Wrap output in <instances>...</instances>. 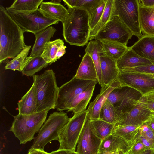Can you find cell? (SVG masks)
<instances>
[{"label":"cell","mask_w":154,"mask_h":154,"mask_svg":"<svg viewBox=\"0 0 154 154\" xmlns=\"http://www.w3.org/2000/svg\"><path fill=\"white\" fill-rule=\"evenodd\" d=\"M63 45L64 42L60 39L47 42L44 46L41 57L49 65L51 64L57 60L56 56L58 49Z\"/></svg>","instance_id":"31"},{"label":"cell","mask_w":154,"mask_h":154,"mask_svg":"<svg viewBox=\"0 0 154 154\" xmlns=\"http://www.w3.org/2000/svg\"><path fill=\"white\" fill-rule=\"evenodd\" d=\"M49 154H78L75 151L65 149H60L52 151Z\"/></svg>","instance_id":"44"},{"label":"cell","mask_w":154,"mask_h":154,"mask_svg":"<svg viewBox=\"0 0 154 154\" xmlns=\"http://www.w3.org/2000/svg\"><path fill=\"white\" fill-rule=\"evenodd\" d=\"M120 85L118 79L109 85L101 88L100 93L93 101L90 103L87 110L88 117L91 121L99 119L101 109L107 100L109 94L113 89Z\"/></svg>","instance_id":"14"},{"label":"cell","mask_w":154,"mask_h":154,"mask_svg":"<svg viewBox=\"0 0 154 154\" xmlns=\"http://www.w3.org/2000/svg\"><path fill=\"white\" fill-rule=\"evenodd\" d=\"M74 77L82 80L98 82L94 64L91 57L88 53H85L83 57Z\"/></svg>","instance_id":"21"},{"label":"cell","mask_w":154,"mask_h":154,"mask_svg":"<svg viewBox=\"0 0 154 154\" xmlns=\"http://www.w3.org/2000/svg\"><path fill=\"white\" fill-rule=\"evenodd\" d=\"M37 99V112L55 109L59 88L52 69L33 76Z\"/></svg>","instance_id":"3"},{"label":"cell","mask_w":154,"mask_h":154,"mask_svg":"<svg viewBox=\"0 0 154 154\" xmlns=\"http://www.w3.org/2000/svg\"><path fill=\"white\" fill-rule=\"evenodd\" d=\"M100 41L91 40L87 45L85 51V53H88L91 57L96 69L98 83L101 88H103L105 86L101 74L100 52Z\"/></svg>","instance_id":"25"},{"label":"cell","mask_w":154,"mask_h":154,"mask_svg":"<svg viewBox=\"0 0 154 154\" xmlns=\"http://www.w3.org/2000/svg\"><path fill=\"white\" fill-rule=\"evenodd\" d=\"M102 141L96 134L87 116L78 140L75 152L78 154H99Z\"/></svg>","instance_id":"12"},{"label":"cell","mask_w":154,"mask_h":154,"mask_svg":"<svg viewBox=\"0 0 154 154\" xmlns=\"http://www.w3.org/2000/svg\"><path fill=\"white\" fill-rule=\"evenodd\" d=\"M119 71L127 72H139L154 75V63L141 66L127 69Z\"/></svg>","instance_id":"39"},{"label":"cell","mask_w":154,"mask_h":154,"mask_svg":"<svg viewBox=\"0 0 154 154\" xmlns=\"http://www.w3.org/2000/svg\"><path fill=\"white\" fill-rule=\"evenodd\" d=\"M153 63L147 59L142 57L130 49L117 61L119 70L141 66Z\"/></svg>","instance_id":"19"},{"label":"cell","mask_w":154,"mask_h":154,"mask_svg":"<svg viewBox=\"0 0 154 154\" xmlns=\"http://www.w3.org/2000/svg\"><path fill=\"white\" fill-rule=\"evenodd\" d=\"M138 132L148 141L151 149L154 150V132L145 122L140 126Z\"/></svg>","instance_id":"38"},{"label":"cell","mask_w":154,"mask_h":154,"mask_svg":"<svg viewBox=\"0 0 154 154\" xmlns=\"http://www.w3.org/2000/svg\"><path fill=\"white\" fill-rule=\"evenodd\" d=\"M48 111L46 110L29 115L18 114L14 117L9 131L18 139L20 144H25L35 139V134L45 122Z\"/></svg>","instance_id":"4"},{"label":"cell","mask_w":154,"mask_h":154,"mask_svg":"<svg viewBox=\"0 0 154 154\" xmlns=\"http://www.w3.org/2000/svg\"><path fill=\"white\" fill-rule=\"evenodd\" d=\"M130 48L140 57L154 63V36L143 35Z\"/></svg>","instance_id":"15"},{"label":"cell","mask_w":154,"mask_h":154,"mask_svg":"<svg viewBox=\"0 0 154 154\" xmlns=\"http://www.w3.org/2000/svg\"><path fill=\"white\" fill-rule=\"evenodd\" d=\"M17 104L19 114L29 115L37 112V99L33 83Z\"/></svg>","instance_id":"23"},{"label":"cell","mask_w":154,"mask_h":154,"mask_svg":"<svg viewBox=\"0 0 154 154\" xmlns=\"http://www.w3.org/2000/svg\"><path fill=\"white\" fill-rule=\"evenodd\" d=\"M153 113V112L147 108L139 100L131 110L124 114L121 121L116 125L140 126L148 120Z\"/></svg>","instance_id":"13"},{"label":"cell","mask_w":154,"mask_h":154,"mask_svg":"<svg viewBox=\"0 0 154 154\" xmlns=\"http://www.w3.org/2000/svg\"><path fill=\"white\" fill-rule=\"evenodd\" d=\"M70 119L67 114L62 112H55L50 115L34 139L29 150H44L45 146L51 141L59 140L60 135Z\"/></svg>","instance_id":"5"},{"label":"cell","mask_w":154,"mask_h":154,"mask_svg":"<svg viewBox=\"0 0 154 154\" xmlns=\"http://www.w3.org/2000/svg\"><path fill=\"white\" fill-rule=\"evenodd\" d=\"M98 82L83 80L74 76L59 88L55 108L60 112L67 111L71 103L80 93Z\"/></svg>","instance_id":"8"},{"label":"cell","mask_w":154,"mask_h":154,"mask_svg":"<svg viewBox=\"0 0 154 154\" xmlns=\"http://www.w3.org/2000/svg\"><path fill=\"white\" fill-rule=\"evenodd\" d=\"M56 31L55 28L50 26L35 35V40L30 56L41 55L45 45L47 42L50 41L51 38L53 37Z\"/></svg>","instance_id":"24"},{"label":"cell","mask_w":154,"mask_h":154,"mask_svg":"<svg viewBox=\"0 0 154 154\" xmlns=\"http://www.w3.org/2000/svg\"><path fill=\"white\" fill-rule=\"evenodd\" d=\"M138 0H115L113 15L119 17L139 39L143 36L140 26Z\"/></svg>","instance_id":"7"},{"label":"cell","mask_w":154,"mask_h":154,"mask_svg":"<svg viewBox=\"0 0 154 154\" xmlns=\"http://www.w3.org/2000/svg\"><path fill=\"white\" fill-rule=\"evenodd\" d=\"M140 154H154V150L152 149L146 150Z\"/></svg>","instance_id":"49"},{"label":"cell","mask_w":154,"mask_h":154,"mask_svg":"<svg viewBox=\"0 0 154 154\" xmlns=\"http://www.w3.org/2000/svg\"><path fill=\"white\" fill-rule=\"evenodd\" d=\"M136 138L140 141L148 149H151L150 144L148 141L138 131L135 137Z\"/></svg>","instance_id":"42"},{"label":"cell","mask_w":154,"mask_h":154,"mask_svg":"<svg viewBox=\"0 0 154 154\" xmlns=\"http://www.w3.org/2000/svg\"><path fill=\"white\" fill-rule=\"evenodd\" d=\"M118 79L121 86L133 88L142 95L154 92V75L119 71Z\"/></svg>","instance_id":"11"},{"label":"cell","mask_w":154,"mask_h":154,"mask_svg":"<svg viewBox=\"0 0 154 154\" xmlns=\"http://www.w3.org/2000/svg\"><path fill=\"white\" fill-rule=\"evenodd\" d=\"M88 116L87 110L74 114L59 137L58 149L75 151L78 140Z\"/></svg>","instance_id":"9"},{"label":"cell","mask_w":154,"mask_h":154,"mask_svg":"<svg viewBox=\"0 0 154 154\" xmlns=\"http://www.w3.org/2000/svg\"><path fill=\"white\" fill-rule=\"evenodd\" d=\"M100 62L103 81L107 86L118 79L119 70L116 61L100 53Z\"/></svg>","instance_id":"16"},{"label":"cell","mask_w":154,"mask_h":154,"mask_svg":"<svg viewBox=\"0 0 154 154\" xmlns=\"http://www.w3.org/2000/svg\"><path fill=\"white\" fill-rule=\"evenodd\" d=\"M140 28L143 35L154 36V7L139 5Z\"/></svg>","instance_id":"22"},{"label":"cell","mask_w":154,"mask_h":154,"mask_svg":"<svg viewBox=\"0 0 154 154\" xmlns=\"http://www.w3.org/2000/svg\"><path fill=\"white\" fill-rule=\"evenodd\" d=\"M61 1V0H52L50 1L49 2L54 4H60Z\"/></svg>","instance_id":"51"},{"label":"cell","mask_w":154,"mask_h":154,"mask_svg":"<svg viewBox=\"0 0 154 154\" xmlns=\"http://www.w3.org/2000/svg\"><path fill=\"white\" fill-rule=\"evenodd\" d=\"M147 149H148L135 137L134 142L128 153V154H140Z\"/></svg>","instance_id":"41"},{"label":"cell","mask_w":154,"mask_h":154,"mask_svg":"<svg viewBox=\"0 0 154 154\" xmlns=\"http://www.w3.org/2000/svg\"><path fill=\"white\" fill-rule=\"evenodd\" d=\"M68 9L69 14L62 22L63 37L71 45L83 46L89 41L91 31L89 14L86 11L79 8Z\"/></svg>","instance_id":"2"},{"label":"cell","mask_w":154,"mask_h":154,"mask_svg":"<svg viewBox=\"0 0 154 154\" xmlns=\"http://www.w3.org/2000/svg\"><path fill=\"white\" fill-rule=\"evenodd\" d=\"M6 10L12 18L24 32H30L34 35L51 25L58 24L59 22L46 18L40 11L39 8L27 11Z\"/></svg>","instance_id":"6"},{"label":"cell","mask_w":154,"mask_h":154,"mask_svg":"<svg viewBox=\"0 0 154 154\" xmlns=\"http://www.w3.org/2000/svg\"><path fill=\"white\" fill-rule=\"evenodd\" d=\"M140 126L132 125H116L111 134L119 137L132 144Z\"/></svg>","instance_id":"30"},{"label":"cell","mask_w":154,"mask_h":154,"mask_svg":"<svg viewBox=\"0 0 154 154\" xmlns=\"http://www.w3.org/2000/svg\"><path fill=\"white\" fill-rule=\"evenodd\" d=\"M124 115L107 100L101 109L99 119L115 125L121 121Z\"/></svg>","instance_id":"28"},{"label":"cell","mask_w":154,"mask_h":154,"mask_svg":"<svg viewBox=\"0 0 154 154\" xmlns=\"http://www.w3.org/2000/svg\"><path fill=\"white\" fill-rule=\"evenodd\" d=\"M39 9L46 18L62 22L66 19L69 14L68 9L61 3L56 4L49 2H43Z\"/></svg>","instance_id":"17"},{"label":"cell","mask_w":154,"mask_h":154,"mask_svg":"<svg viewBox=\"0 0 154 154\" xmlns=\"http://www.w3.org/2000/svg\"><path fill=\"white\" fill-rule=\"evenodd\" d=\"M27 154H49L44 150L37 149H32L29 150Z\"/></svg>","instance_id":"46"},{"label":"cell","mask_w":154,"mask_h":154,"mask_svg":"<svg viewBox=\"0 0 154 154\" xmlns=\"http://www.w3.org/2000/svg\"><path fill=\"white\" fill-rule=\"evenodd\" d=\"M66 47L64 45L59 47L56 54V58L57 60L63 56L66 53Z\"/></svg>","instance_id":"45"},{"label":"cell","mask_w":154,"mask_h":154,"mask_svg":"<svg viewBox=\"0 0 154 154\" xmlns=\"http://www.w3.org/2000/svg\"><path fill=\"white\" fill-rule=\"evenodd\" d=\"M91 122L96 134L102 140L111 134L115 126L100 119Z\"/></svg>","instance_id":"34"},{"label":"cell","mask_w":154,"mask_h":154,"mask_svg":"<svg viewBox=\"0 0 154 154\" xmlns=\"http://www.w3.org/2000/svg\"><path fill=\"white\" fill-rule=\"evenodd\" d=\"M134 35L131 31L118 17L114 16L95 36L96 40H102L117 42L127 45Z\"/></svg>","instance_id":"10"},{"label":"cell","mask_w":154,"mask_h":154,"mask_svg":"<svg viewBox=\"0 0 154 154\" xmlns=\"http://www.w3.org/2000/svg\"><path fill=\"white\" fill-rule=\"evenodd\" d=\"M100 41V53L116 61L130 48L117 42L106 40Z\"/></svg>","instance_id":"18"},{"label":"cell","mask_w":154,"mask_h":154,"mask_svg":"<svg viewBox=\"0 0 154 154\" xmlns=\"http://www.w3.org/2000/svg\"><path fill=\"white\" fill-rule=\"evenodd\" d=\"M43 0H16L6 9L15 11H27L36 10Z\"/></svg>","instance_id":"32"},{"label":"cell","mask_w":154,"mask_h":154,"mask_svg":"<svg viewBox=\"0 0 154 154\" xmlns=\"http://www.w3.org/2000/svg\"><path fill=\"white\" fill-rule=\"evenodd\" d=\"M99 154H119V152H103Z\"/></svg>","instance_id":"50"},{"label":"cell","mask_w":154,"mask_h":154,"mask_svg":"<svg viewBox=\"0 0 154 154\" xmlns=\"http://www.w3.org/2000/svg\"><path fill=\"white\" fill-rule=\"evenodd\" d=\"M95 85L91 86L79 94L71 103L67 111H72L74 114H76L86 110L93 94Z\"/></svg>","instance_id":"26"},{"label":"cell","mask_w":154,"mask_h":154,"mask_svg":"<svg viewBox=\"0 0 154 154\" xmlns=\"http://www.w3.org/2000/svg\"><path fill=\"white\" fill-rule=\"evenodd\" d=\"M31 48V45H26L20 54L12 60L7 62L5 66V69L17 70L21 72Z\"/></svg>","instance_id":"33"},{"label":"cell","mask_w":154,"mask_h":154,"mask_svg":"<svg viewBox=\"0 0 154 154\" xmlns=\"http://www.w3.org/2000/svg\"><path fill=\"white\" fill-rule=\"evenodd\" d=\"M115 0H107L105 7L99 22L94 28L90 31L89 40L94 39L98 32L113 17Z\"/></svg>","instance_id":"29"},{"label":"cell","mask_w":154,"mask_h":154,"mask_svg":"<svg viewBox=\"0 0 154 154\" xmlns=\"http://www.w3.org/2000/svg\"><path fill=\"white\" fill-rule=\"evenodd\" d=\"M24 32L12 18L6 9L0 6V63L14 58L26 45Z\"/></svg>","instance_id":"1"},{"label":"cell","mask_w":154,"mask_h":154,"mask_svg":"<svg viewBox=\"0 0 154 154\" xmlns=\"http://www.w3.org/2000/svg\"><path fill=\"white\" fill-rule=\"evenodd\" d=\"M100 0H77L75 8L86 11L89 14L98 6Z\"/></svg>","instance_id":"37"},{"label":"cell","mask_w":154,"mask_h":154,"mask_svg":"<svg viewBox=\"0 0 154 154\" xmlns=\"http://www.w3.org/2000/svg\"><path fill=\"white\" fill-rule=\"evenodd\" d=\"M49 64L41 55L28 56L21 72L27 76L33 77L36 73L46 67Z\"/></svg>","instance_id":"27"},{"label":"cell","mask_w":154,"mask_h":154,"mask_svg":"<svg viewBox=\"0 0 154 154\" xmlns=\"http://www.w3.org/2000/svg\"><path fill=\"white\" fill-rule=\"evenodd\" d=\"M132 88L121 85L116 87L110 92L107 100L115 107L126 96Z\"/></svg>","instance_id":"35"},{"label":"cell","mask_w":154,"mask_h":154,"mask_svg":"<svg viewBox=\"0 0 154 154\" xmlns=\"http://www.w3.org/2000/svg\"><path fill=\"white\" fill-rule=\"evenodd\" d=\"M139 100L148 109L154 112V92L143 95Z\"/></svg>","instance_id":"40"},{"label":"cell","mask_w":154,"mask_h":154,"mask_svg":"<svg viewBox=\"0 0 154 154\" xmlns=\"http://www.w3.org/2000/svg\"><path fill=\"white\" fill-rule=\"evenodd\" d=\"M107 0H100L97 8L89 14V25L91 31L97 24L103 13Z\"/></svg>","instance_id":"36"},{"label":"cell","mask_w":154,"mask_h":154,"mask_svg":"<svg viewBox=\"0 0 154 154\" xmlns=\"http://www.w3.org/2000/svg\"><path fill=\"white\" fill-rule=\"evenodd\" d=\"M153 115H154V112H153Z\"/></svg>","instance_id":"53"},{"label":"cell","mask_w":154,"mask_h":154,"mask_svg":"<svg viewBox=\"0 0 154 154\" xmlns=\"http://www.w3.org/2000/svg\"><path fill=\"white\" fill-rule=\"evenodd\" d=\"M119 154H128V152H124L122 151H119Z\"/></svg>","instance_id":"52"},{"label":"cell","mask_w":154,"mask_h":154,"mask_svg":"<svg viewBox=\"0 0 154 154\" xmlns=\"http://www.w3.org/2000/svg\"><path fill=\"white\" fill-rule=\"evenodd\" d=\"M145 122L154 132V115H152V116Z\"/></svg>","instance_id":"48"},{"label":"cell","mask_w":154,"mask_h":154,"mask_svg":"<svg viewBox=\"0 0 154 154\" xmlns=\"http://www.w3.org/2000/svg\"><path fill=\"white\" fill-rule=\"evenodd\" d=\"M77 0H63L68 8H73L75 7Z\"/></svg>","instance_id":"47"},{"label":"cell","mask_w":154,"mask_h":154,"mask_svg":"<svg viewBox=\"0 0 154 154\" xmlns=\"http://www.w3.org/2000/svg\"><path fill=\"white\" fill-rule=\"evenodd\" d=\"M139 5L146 7H154V0H138Z\"/></svg>","instance_id":"43"},{"label":"cell","mask_w":154,"mask_h":154,"mask_svg":"<svg viewBox=\"0 0 154 154\" xmlns=\"http://www.w3.org/2000/svg\"><path fill=\"white\" fill-rule=\"evenodd\" d=\"M132 146L122 139L110 134L102 141L99 154L103 152H128Z\"/></svg>","instance_id":"20"}]
</instances>
